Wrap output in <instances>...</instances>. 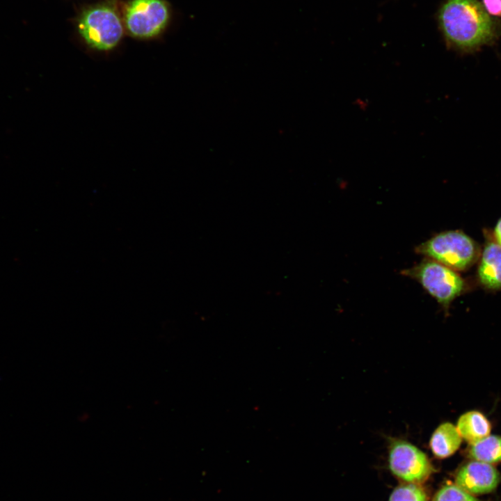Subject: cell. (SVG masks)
Listing matches in <instances>:
<instances>
[{
    "instance_id": "1",
    "label": "cell",
    "mask_w": 501,
    "mask_h": 501,
    "mask_svg": "<svg viewBox=\"0 0 501 501\" xmlns=\"http://www.w3.org/2000/svg\"><path fill=\"white\" fill-rule=\"evenodd\" d=\"M438 20L447 45L461 52L474 51L495 37L494 22L477 0H447Z\"/></svg>"
},
{
    "instance_id": "2",
    "label": "cell",
    "mask_w": 501,
    "mask_h": 501,
    "mask_svg": "<svg viewBox=\"0 0 501 501\" xmlns=\"http://www.w3.org/2000/svg\"><path fill=\"white\" fill-rule=\"evenodd\" d=\"M414 251L456 271L468 270L481 255L478 244L460 230L437 233L416 246Z\"/></svg>"
},
{
    "instance_id": "3",
    "label": "cell",
    "mask_w": 501,
    "mask_h": 501,
    "mask_svg": "<svg viewBox=\"0 0 501 501\" xmlns=\"http://www.w3.org/2000/svg\"><path fill=\"white\" fill-rule=\"evenodd\" d=\"M400 273L417 281L445 310L467 289L466 280L457 271L429 258L424 257Z\"/></svg>"
},
{
    "instance_id": "4",
    "label": "cell",
    "mask_w": 501,
    "mask_h": 501,
    "mask_svg": "<svg viewBox=\"0 0 501 501\" xmlns=\"http://www.w3.org/2000/svg\"><path fill=\"white\" fill-rule=\"evenodd\" d=\"M79 31L86 43L97 50H109L123 34L121 21L116 11L108 6H97L81 16Z\"/></svg>"
},
{
    "instance_id": "5",
    "label": "cell",
    "mask_w": 501,
    "mask_h": 501,
    "mask_svg": "<svg viewBox=\"0 0 501 501\" xmlns=\"http://www.w3.org/2000/svg\"><path fill=\"white\" fill-rule=\"evenodd\" d=\"M388 462L391 472L407 483L421 484L434 470L424 452L401 439L392 438L390 440Z\"/></svg>"
},
{
    "instance_id": "6",
    "label": "cell",
    "mask_w": 501,
    "mask_h": 501,
    "mask_svg": "<svg viewBox=\"0 0 501 501\" xmlns=\"http://www.w3.org/2000/svg\"><path fill=\"white\" fill-rule=\"evenodd\" d=\"M169 10L162 0H133L125 10V24L129 31L138 38H151L166 26Z\"/></svg>"
},
{
    "instance_id": "7",
    "label": "cell",
    "mask_w": 501,
    "mask_h": 501,
    "mask_svg": "<svg viewBox=\"0 0 501 501\" xmlns=\"http://www.w3.org/2000/svg\"><path fill=\"white\" fill-rule=\"evenodd\" d=\"M499 482V472L491 464L475 460L462 466L455 478L456 484L470 494L491 493Z\"/></svg>"
},
{
    "instance_id": "8",
    "label": "cell",
    "mask_w": 501,
    "mask_h": 501,
    "mask_svg": "<svg viewBox=\"0 0 501 501\" xmlns=\"http://www.w3.org/2000/svg\"><path fill=\"white\" fill-rule=\"evenodd\" d=\"M479 257V283L486 289L501 290V246L494 239L488 240Z\"/></svg>"
},
{
    "instance_id": "9",
    "label": "cell",
    "mask_w": 501,
    "mask_h": 501,
    "mask_svg": "<svg viewBox=\"0 0 501 501\" xmlns=\"http://www.w3.org/2000/svg\"><path fill=\"white\" fill-rule=\"evenodd\" d=\"M456 427L461 438L470 444L488 436L492 430V423L488 418L478 410H470L461 414Z\"/></svg>"
},
{
    "instance_id": "10",
    "label": "cell",
    "mask_w": 501,
    "mask_h": 501,
    "mask_svg": "<svg viewBox=\"0 0 501 501\" xmlns=\"http://www.w3.org/2000/svg\"><path fill=\"white\" fill-rule=\"evenodd\" d=\"M462 438L456 427L449 422L439 424L433 432L429 447L438 459H445L454 454L460 447Z\"/></svg>"
},
{
    "instance_id": "11",
    "label": "cell",
    "mask_w": 501,
    "mask_h": 501,
    "mask_svg": "<svg viewBox=\"0 0 501 501\" xmlns=\"http://www.w3.org/2000/svg\"><path fill=\"white\" fill-rule=\"evenodd\" d=\"M468 456L475 460L489 464L501 461V436L488 435L470 444Z\"/></svg>"
},
{
    "instance_id": "12",
    "label": "cell",
    "mask_w": 501,
    "mask_h": 501,
    "mask_svg": "<svg viewBox=\"0 0 501 501\" xmlns=\"http://www.w3.org/2000/svg\"><path fill=\"white\" fill-rule=\"evenodd\" d=\"M425 491L418 484L408 483L397 486L388 501H427Z\"/></svg>"
},
{
    "instance_id": "13",
    "label": "cell",
    "mask_w": 501,
    "mask_h": 501,
    "mask_svg": "<svg viewBox=\"0 0 501 501\" xmlns=\"http://www.w3.org/2000/svg\"><path fill=\"white\" fill-rule=\"evenodd\" d=\"M433 501H479L459 486L448 484L442 487Z\"/></svg>"
},
{
    "instance_id": "14",
    "label": "cell",
    "mask_w": 501,
    "mask_h": 501,
    "mask_svg": "<svg viewBox=\"0 0 501 501\" xmlns=\"http://www.w3.org/2000/svg\"><path fill=\"white\" fill-rule=\"evenodd\" d=\"M486 11L495 16H501V0H483Z\"/></svg>"
},
{
    "instance_id": "15",
    "label": "cell",
    "mask_w": 501,
    "mask_h": 501,
    "mask_svg": "<svg viewBox=\"0 0 501 501\" xmlns=\"http://www.w3.org/2000/svg\"><path fill=\"white\" fill-rule=\"evenodd\" d=\"M494 241L501 246V217L497 221L493 230Z\"/></svg>"
}]
</instances>
